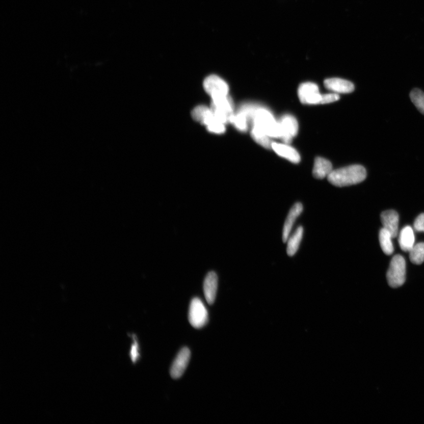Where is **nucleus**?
Returning a JSON list of instances; mask_svg holds the SVG:
<instances>
[{
  "mask_svg": "<svg viewBox=\"0 0 424 424\" xmlns=\"http://www.w3.org/2000/svg\"><path fill=\"white\" fill-rule=\"evenodd\" d=\"M381 221L384 228L391 233L392 238L397 236L399 232V215L395 210H390L382 212Z\"/></svg>",
  "mask_w": 424,
  "mask_h": 424,
  "instance_id": "obj_12",
  "label": "nucleus"
},
{
  "mask_svg": "<svg viewBox=\"0 0 424 424\" xmlns=\"http://www.w3.org/2000/svg\"><path fill=\"white\" fill-rule=\"evenodd\" d=\"M218 278L217 274L210 272L208 274L204 281V296L208 304H213L217 297L218 290Z\"/></svg>",
  "mask_w": 424,
  "mask_h": 424,
  "instance_id": "obj_11",
  "label": "nucleus"
},
{
  "mask_svg": "<svg viewBox=\"0 0 424 424\" xmlns=\"http://www.w3.org/2000/svg\"><path fill=\"white\" fill-rule=\"evenodd\" d=\"M272 149L279 155L294 164H298L301 161L300 154L296 149L286 143H272Z\"/></svg>",
  "mask_w": 424,
  "mask_h": 424,
  "instance_id": "obj_13",
  "label": "nucleus"
},
{
  "mask_svg": "<svg viewBox=\"0 0 424 424\" xmlns=\"http://www.w3.org/2000/svg\"><path fill=\"white\" fill-rule=\"evenodd\" d=\"M415 229L419 232H424V214L419 215L414 222Z\"/></svg>",
  "mask_w": 424,
  "mask_h": 424,
  "instance_id": "obj_27",
  "label": "nucleus"
},
{
  "mask_svg": "<svg viewBox=\"0 0 424 424\" xmlns=\"http://www.w3.org/2000/svg\"><path fill=\"white\" fill-rule=\"evenodd\" d=\"M406 263L400 255L393 256L387 272V278L390 286L396 288L406 282Z\"/></svg>",
  "mask_w": 424,
  "mask_h": 424,
  "instance_id": "obj_3",
  "label": "nucleus"
},
{
  "mask_svg": "<svg viewBox=\"0 0 424 424\" xmlns=\"http://www.w3.org/2000/svg\"><path fill=\"white\" fill-rule=\"evenodd\" d=\"M298 97L302 103L305 104H321L322 94L315 83L306 82L299 87Z\"/></svg>",
  "mask_w": 424,
  "mask_h": 424,
  "instance_id": "obj_7",
  "label": "nucleus"
},
{
  "mask_svg": "<svg viewBox=\"0 0 424 424\" xmlns=\"http://www.w3.org/2000/svg\"><path fill=\"white\" fill-rule=\"evenodd\" d=\"M415 243V236L411 227L406 226L401 230L399 244L400 248L404 252H410L414 247Z\"/></svg>",
  "mask_w": 424,
  "mask_h": 424,
  "instance_id": "obj_16",
  "label": "nucleus"
},
{
  "mask_svg": "<svg viewBox=\"0 0 424 424\" xmlns=\"http://www.w3.org/2000/svg\"><path fill=\"white\" fill-rule=\"evenodd\" d=\"M333 171L331 162L323 157H316L314 162L313 176L317 179H323Z\"/></svg>",
  "mask_w": 424,
  "mask_h": 424,
  "instance_id": "obj_15",
  "label": "nucleus"
},
{
  "mask_svg": "<svg viewBox=\"0 0 424 424\" xmlns=\"http://www.w3.org/2000/svg\"><path fill=\"white\" fill-rule=\"evenodd\" d=\"M303 209H304V207H303L302 204L301 203H295L294 206L291 208L283 226L282 240L284 243H285L288 240L294 223L299 216L302 214Z\"/></svg>",
  "mask_w": 424,
  "mask_h": 424,
  "instance_id": "obj_14",
  "label": "nucleus"
},
{
  "mask_svg": "<svg viewBox=\"0 0 424 424\" xmlns=\"http://www.w3.org/2000/svg\"><path fill=\"white\" fill-rule=\"evenodd\" d=\"M251 122L253 127L262 130L271 138H281V129L279 122L267 109L257 107Z\"/></svg>",
  "mask_w": 424,
  "mask_h": 424,
  "instance_id": "obj_2",
  "label": "nucleus"
},
{
  "mask_svg": "<svg viewBox=\"0 0 424 424\" xmlns=\"http://www.w3.org/2000/svg\"><path fill=\"white\" fill-rule=\"evenodd\" d=\"M251 136L253 140L267 149H271L272 143L270 136H268L264 131L259 128L253 127L251 131Z\"/></svg>",
  "mask_w": 424,
  "mask_h": 424,
  "instance_id": "obj_20",
  "label": "nucleus"
},
{
  "mask_svg": "<svg viewBox=\"0 0 424 424\" xmlns=\"http://www.w3.org/2000/svg\"><path fill=\"white\" fill-rule=\"evenodd\" d=\"M380 242L382 251L386 255H391L393 252V247L392 242V236L387 230L382 228L380 230Z\"/></svg>",
  "mask_w": 424,
  "mask_h": 424,
  "instance_id": "obj_19",
  "label": "nucleus"
},
{
  "mask_svg": "<svg viewBox=\"0 0 424 424\" xmlns=\"http://www.w3.org/2000/svg\"><path fill=\"white\" fill-rule=\"evenodd\" d=\"M304 228L300 226L295 233L287 240V254L293 256L297 253L302 240Z\"/></svg>",
  "mask_w": 424,
  "mask_h": 424,
  "instance_id": "obj_17",
  "label": "nucleus"
},
{
  "mask_svg": "<svg viewBox=\"0 0 424 424\" xmlns=\"http://www.w3.org/2000/svg\"><path fill=\"white\" fill-rule=\"evenodd\" d=\"M191 358V351L188 348H184L178 354L170 370V374L173 379H178L183 376Z\"/></svg>",
  "mask_w": 424,
  "mask_h": 424,
  "instance_id": "obj_9",
  "label": "nucleus"
},
{
  "mask_svg": "<svg viewBox=\"0 0 424 424\" xmlns=\"http://www.w3.org/2000/svg\"><path fill=\"white\" fill-rule=\"evenodd\" d=\"M339 96L338 93H328L322 94L321 104H328L339 100Z\"/></svg>",
  "mask_w": 424,
  "mask_h": 424,
  "instance_id": "obj_25",
  "label": "nucleus"
},
{
  "mask_svg": "<svg viewBox=\"0 0 424 424\" xmlns=\"http://www.w3.org/2000/svg\"><path fill=\"white\" fill-rule=\"evenodd\" d=\"M225 125L214 115L205 126L210 132L215 134H222L226 130Z\"/></svg>",
  "mask_w": 424,
  "mask_h": 424,
  "instance_id": "obj_23",
  "label": "nucleus"
},
{
  "mask_svg": "<svg viewBox=\"0 0 424 424\" xmlns=\"http://www.w3.org/2000/svg\"><path fill=\"white\" fill-rule=\"evenodd\" d=\"M249 122L250 121L247 115L243 112L238 111L237 113H234L230 123L233 124L238 131L245 132L248 129Z\"/></svg>",
  "mask_w": 424,
  "mask_h": 424,
  "instance_id": "obj_21",
  "label": "nucleus"
},
{
  "mask_svg": "<svg viewBox=\"0 0 424 424\" xmlns=\"http://www.w3.org/2000/svg\"><path fill=\"white\" fill-rule=\"evenodd\" d=\"M366 177L365 168L356 165L333 170L327 178L329 182L335 187H344L361 183Z\"/></svg>",
  "mask_w": 424,
  "mask_h": 424,
  "instance_id": "obj_1",
  "label": "nucleus"
},
{
  "mask_svg": "<svg viewBox=\"0 0 424 424\" xmlns=\"http://www.w3.org/2000/svg\"><path fill=\"white\" fill-rule=\"evenodd\" d=\"M410 98L416 108L424 115V93L421 90L415 89L412 90Z\"/></svg>",
  "mask_w": 424,
  "mask_h": 424,
  "instance_id": "obj_24",
  "label": "nucleus"
},
{
  "mask_svg": "<svg viewBox=\"0 0 424 424\" xmlns=\"http://www.w3.org/2000/svg\"><path fill=\"white\" fill-rule=\"evenodd\" d=\"M213 115L211 108L203 105L197 106L192 112L193 119L196 122L203 124L204 126Z\"/></svg>",
  "mask_w": 424,
  "mask_h": 424,
  "instance_id": "obj_18",
  "label": "nucleus"
},
{
  "mask_svg": "<svg viewBox=\"0 0 424 424\" xmlns=\"http://www.w3.org/2000/svg\"><path fill=\"white\" fill-rule=\"evenodd\" d=\"M324 86L327 89L336 93H350L353 92L355 87L353 83L340 78L325 80Z\"/></svg>",
  "mask_w": 424,
  "mask_h": 424,
  "instance_id": "obj_10",
  "label": "nucleus"
},
{
  "mask_svg": "<svg viewBox=\"0 0 424 424\" xmlns=\"http://www.w3.org/2000/svg\"><path fill=\"white\" fill-rule=\"evenodd\" d=\"M211 100L210 108L214 116L225 124L230 123L234 114L232 98L228 95Z\"/></svg>",
  "mask_w": 424,
  "mask_h": 424,
  "instance_id": "obj_4",
  "label": "nucleus"
},
{
  "mask_svg": "<svg viewBox=\"0 0 424 424\" xmlns=\"http://www.w3.org/2000/svg\"><path fill=\"white\" fill-rule=\"evenodd\" d=\"M410 252V258L412 263L421 264L424 262V243L414 245Z\"/></svg>",
  "mask_w": 424,
  "mask_h": 424,
  "instance_id": "obj_22",
  "label": "nucleus"
},
{
  "mask_svg": "<svg viewBox=\"0 0 424 424\" xmlns=\"http://www.w3.org/2000/svg\"><path fill=\"white\" fill-rule=\"evenodd\" d=\"M203 88L211 99L229 95L228 85L218 75H210L204 79Z\"/></svg>",
  "mask_w": 424,
  "mask_h": 424,
  "instance_id": "obj_6",
  "label": "nucleus"
},
{
  "mask_svg": "<svg viewBox=\"0 0 424 424\" xmlns=\"http://www.w3.org/2000/svg\"><path fill=\"white\" fill-rule=\"evenodd\" d=\"M189 320L193 327L197 329L205 326L208 321V312L200 299H193L189 309Z\"/></svg>",
  "mask_w": 424,
  "mask_h": 424,
  "instance_id": "obj_5",
  "label": "nucleus"
},
{
  "mask_svg": "<svg viewBox=\"0 0 424 424\" xmlns=\"http://www.w3.org/2000/svg\"><path fill=\"white\" fill-rule=\"evenodd\" d=\"M139 357V346L136 340H134V342L132 343L130 350V357L132 362L135 363L138 361Z\"/></svg>",
  "mask_w": 424,
  "mask_h": 424,
  "instance_id": "obj_26",
  "label": "nucleus"
},
{
  "mask_svg": "<svg viewBox=\"0 0 424 424\" xmlns=\"http://www.w3.org/2000/svg\"><path fill=\"white\" fill-rule=\"evenodd\" d=\"M281 129V137L284 143L290 144L298 134V123L296 119L290 115H284L279 120Z\"/></svg>",
  "mask_w": 424,
  "mask_h": 424,
  "instance_id": "obj_8",
  "label": "nucleus"
}]
</instances>
